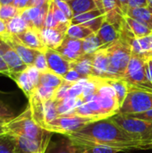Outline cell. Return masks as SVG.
Returning a JSON list of instances; mask_svg holds the SVG:
<instances>
[{"mask_svg": "<svg viewBox=\"0 0 152 153\" xmlns=\"http://www.w3.org/2000/svg\"><path fill=\"white\" fill-rule=\"evenodd\" d=\"M103 80L115 79L110 60L105 48H102L94 53L92 76Z\"/></svg>", "mask_w": 152, "mask_h": 153, "instance_id": "9c48e42d", "label": "cell"}, {"mask_svg": "<svg viewBox=\"0 0 152 153\" xmlns=\"http://www.w3.org/2000/svg\"><path fill=\"white\" fill-rule=\"evenodd\" d=\"M26 72L28 73L31 82L36 86V88L39 84V77H40V72L34 66V65H29L26 69Z\"/></svg>", "mask_w": 152, "mask_h": 153, "instance_id": "60d3db41", "label": "cell"}, {"mask_svg": "<svg viewBox=\"0 0 152 153\" xmlns=\"http://www.w3.org/2000/svg\"><path fill=\"white\" fill-rule=\"evenodd\" d=\"M147 2H148V5L152 9V0H147Z\"/></svg>", "mask_w": 152, "mask_h": 153, "instance_id": "91938a15", "label": "cell"}, {"mask_svg": "<svg viewBox=\"0 0 152 153\" xmlns=\"http://www.w3.org/2000/svg\"><path fill=\"white\" fill-rule=\"evenodd\" d=\"M79 146H81L83 149L84 153H117L123 152L121 149L105 146V145L86 144V145H79Z\"/></svg>", "mask_w": 152, "mask_h": 153, "instance_id": "4dcf8cb0", "label": "cell"}, {"mask_svg": "<svg viewBox=\"0 0 152 153\" xmlns=\"http://www.w3.org/2000/svg\"><path fill=\"white\" fill-rule=\"evenodd\" d=\"M0 55L6 63L11 74L20 73L27 69L28 65L24 64L16 51L5 41L0 39Z\"/></svg>", "mask_w": 152, "mask_h": 153, "instance_id": "30bf717a", "label": "cell"}, {"mask_svg": "<svg viewBox=\"0 0 152 153\" xmlns=\"http://www.w3.org/2000/svg\"><path fill=\"white\" fill-rule=\"evenodd\" d=\"M62 1H65V2H69V1H71V0H62Z\"/></svg>", "mask_w": 152, "mask_h": 153, "instance_id": "6125c7cd", "label": "cell"}, {"mask_svg": "<svg viewBox=\"0 0 152 153\" xmlns=\"http://www.w3.org/2000/svg\"><path fill=\"white\" fill-rule=\"evenodd\" d=\"M148 26L150 27V29L152 30V17L151 19V21L149 22V23H148Z\"/></svg>", "mask_w": 152, "mask_h": 153, "instance_id": "680465c9", "label": "cell"}, {"mask_svg": "<svg viewBox=\"0 0 152 153\" xmlns=\"http://www.w3.org/2000/svg\"><path fill=\"white\" fill-rule=\"evenodd\" d=\"M95 120L82 117L74 113H69L63 116H58L53 121L47 123L45 126V129L50 133L60 134L66 135L79 131L85 126L94 122Z\"/></svg>", "mask_w": 152, "mask_h": 153, "instance_id": "8992f818", "label": "cell"}, {"mask_svg": "<svg viewBox=\"0 0 152 153\" xmlns=\"http://www.w3.org/2000/svg\"><path fill=\"white\" fill-rule=\"evenodd\" d=\"M45 55L47 57L48 69L53 73L64 77L71 69V62L65 59L56 49L47 48V50L45 51Z\"/></svg>", "mask_w": 152, "mask_h": 153, "instance_id": "4fadbf2b", "label": "cell"}, {"mask_svg": "<svg viewBox=\"0 0 152 153\" xmlns=\"http://www.w3.org/2000/svg\"><path fill=\"white\" fill-rule=\"evenodd\" d=\"M96 2H97V4H98V6H99V8L101 10V11H103V12H105L104 11V8H103V5H102V1L101 0H95Z\"/></svg>", "mask_w": 152, "mask_h": 153, "instance_id": "11a10c76", "label": "cell"}, {"mask_svg": "<svg viewBox=\"0 0 152 153\" xmlns=\"http://www.w3.org/2000/svg\"><path fill=\"white\" fill-rule=\"evenodd\" d=\"M15 36L22 43L32 49H36L42 52H45L47 50L46 46L42 42L39 30L35 28H30L22 33H20Z\"/></svg>", "mask_w": 152, "mask_h": 153, "instance_id": "2e32d148", "label": "cell"}, {"mask_svg": "<svg viewBox=\"0 0 152 153\" xmlns=\"http://www.w3.org/2000/svg\"><path fill=\"white\" fill-rule=\"evenodd\" d=\"M51 0H35L33 6H42L43 4H45L46 3L50 2Z\"/></svg>", "mask_w": 152, "mask_h": 153, "instance_id": "f5cc1de1", "label": "cell"}, {"mask_svg": "<svg viewBox=\"0 0 152 153\" xmlns=\"http://www.w3.org/2000/svg\"><path fill=\"white\" fill-rule=\"evenodd\" d=\"M116 1L119 9L123 12L124 15H125L128 10V0H116Z\"/></svg>", "mask_w": 152, "mask_h": 153, "instance_id": "7dc6e473", "label": "cell"}, {"mask_svg": "<svg viewBox=\"0 0 152 153\" xmlns=\"http://www.w3.org/2000/svg\"><path fill=\"white\" fill-rule=\"evenodd\" d=\"M106 82L114 88L116 92V98L120 108L128 93V89H129L128 83L124 79H110V80H106Z\"/></svg>", "mask_w": 152, "mask_h": 153, "instance_id": "7402d4cb", "label": "cell"}, {"mask_svg": "<svg viewBox=\"0 0 152 153\" xmlns=\"http://www.w3.org/2000/svg\"><path fill=\"white\" fill-rule=\"evenodd\" d=\"M101 1H102V5H103L104 11L106 13L116 9V8H119L117 6L116 0H101Z\"/></svg>", "mask_w": 152, "mask_h": 153, "instance_id": "ee69618b", "label": "cell"}, {"mask_svg": "<svg viewBox=\"0 0 152 153\" xmlns=\"http://www.w3.org/2000/svg\"><path fill=\"white\" fill-rule=\"evenodd\" d=\"M16 153H25V152H19V151H16Z\"/></svg>", "mask_w": 152, "mask_h": 153, "instance_id": "94428289", "label": "cell"}, {"mask_svg": "<svg viewBox=\"0 0 152 153\" xmlns=\"http://www.w3.org/2000/svg\"><path fill=\"white\" fill-rule=\"evenodd\" d=\"M64 78L52 71L48 70L43 73H40L39 77V84L45 87H49L53 89H57L64 82Z\"/></svg>", "mask_w": 152, "mask_h": 153, "instance_id": "d4e9b609", "label": "cell"}, {"mask_svg": "<svg viewBox=\"0 0 152 153\" xmlns=\"http://www.w3.org/2000/svg\"><path fill=\"white\" fill-rule=\"evenodd\" d=\"M63 78H64V80H65V82H72V83H75V82H77L78 81L83 79L82 76L79 73H77L75 70H73V69H70V70L67 72V74H66Z\"/></svg>", "mask_w": 152, "mask_h": 153, "instance_id": "b9f144b4", "label": "cell"}, {"mask_svg": "<svg viewBox=\"0 0 152 153\" xmlns=\"http://www.w3.org/2000/svg\"><path fill=\"white\" fill-rule=\"evenodd\" d=\"M56 91V89L45 87V86H42V85H39L36 88L37 94L40 97V99L43 101H47V100H54Z\"/></svg>", "mask_w": 152, "mask_h": 153, "instance_id": "836d02e7", "label": "cell"}, {"mask_svg": "<svg viewBox=\"0 0 152 153\" xmlns=\"http://www.w3.org/2000/svg\"><path fill=\"white\" fill-rule=\"evenodd\" d=\"M30 0H19L18 5H17V8L19 9V11L22 12V10L28 8L30 5Z\"/></svg>", "mask_w": 152, "mask_h": 153, "instance_id": "681fc988", "label": "cell"}, {"mask_svg": "<svg viewBox=\"0 0 152 153\" xmlns=\"http://www.w3.org/2000/svg\"><path fill=\"white\" fill-rule=\"evenodd\" d=\"M106 13L101 11L100 9H95L87 13H80L78 15L73 16V18L71 20V23L72 24H84L95 18H98L103 14H105Z\"/></svg>", "mask_w": 152, "mask_h": 153, "instance_id": "f1b7e54d", "label": "cell"}, {"mask_svg": "<svg viewBox=\"0 0 152 153\" xmlns=\"http://www.w3.org/2000/svg\"><path fill=\"white\" fill-rule=\"evenodd\" d=\"M67 3L73 13V16L95 9H99L95 0H71Z\"/></svg>", "mask_w": 152, "mask_h": 153, "instance_id": "603a6c76", "label": "cell"}, {"mask_svg": "<svg viewBox=\"0 0 152 153\" xmlns=\"http://www.w3.org/2000/svg\"><path fill=\"white\" fill-rule=\"evenodd\" d=\"M10 78L16 82L18 87L23 91L28 100L35 93L36 86L31 82L26 70L20 73H12L10 74Z\"/></svg>", "mask_w": 152, "mask_h": 153, "instance_id": "ffe728a7", "label": "cell"}, {"mask_svg": "<svg viewBox=\"0 0 152 153\" xmlns=\"http://www.w3.org/2000/svg\"><path fill=\"white\" fill-rule=\"evenodd\" d=\"M7 34H8V31H7L6 22L0 18V38H3Z\"/></svg>", "mask_w": 152, "mask_h": 153, "instance_id": "c3c4849f", "label": "cell"}, {"mask_svg": "<svg viewBox=\"0 0 152 153\" xmlns=\"http://www.w3.org/2000/svg\"><path fill=\"white\" fill-rule=\"evenodd\" d=\"M8 123V121H6L5 119H3L0 117V125H6Z\"/></svg>", "mask_w": 152, "mask_h": 153, "instance_id": "6f0895ef", "label": "cell"}, {"mask_svg": "<svg viewBox=\"0 0 152 153\" xmlns=\"http://www.w3.org/2000/svg\"><path fill=\"white\" fill-rule=\"evenodd\" d=\"M94 54H84L75 61L71 62V69L79 73L82 78H90L92 76Z\"/></svg>", "mask_w": 152, "mask_h": 153, "instance_id": "e0dca14e", "label": "cell"}, {"mask_svg": "<svg viewBox=\"0 0 152 153\" xmlns=\"http://www.w3.org/2000/svg\"><path fill=\"white\" fill-rule=\"evenodd\" d=\"M20 13L21 12L19 11V9L13 4H4V5H1L0 7V18L5 22L15 17L16 15Z\"/></svg>", "mask_w": 152, "mask_h": 153, "instance_id": "d6a6232c", "label": "cell"}, {"mask_svg": "<svg viewBox=\"0 0 152 153\" xmlns=\"http://www.w3.org/2000/svg\"><path fill=\"white\" fill-rule=\"evenodd\" d=\"M147 73H148V77L152 83V58L149 59L147 62Z\"/></svg>", "mask_w": 152, "mask_h": 153, "instance_id": "f907efd6", "label": "cell"}, {"mask_svg": "<svg viewBox=\"0 0 152 153\" xmlns=\"http://www.w3.org/2000/svg\"><path fill=\"white\" fill-rule=\"evenodd\" d=\"M110 118L125 132L140 140H147L152 136V122L131 117L124 114H116Z\"/></svg>", "mask_w": 152, "mask_h": 153, "instance_id": "52a82bcc", "label": "cell"}, {"mask_svg": "<svg viewBox=\"0 0 152 153\" xmlns=\"http://www.w3.org/2000/svg\"><path fill=\"white\" fill-rule=\"evenodd\" d=\"M4 127L5 134L13 137H21L35 141L45 147H47L50 143L52 133L47 131L35 122L29 106L22 114L4 125Z\"/></svg>", "mask_w": 152, "mask_h": 153, "instance_id": "7a4b0ae2", "label": "cell"}, {"mask_svg": "<svg viewBox=\"0 0 152 153\" xmlns=\"http://www.w3.org/2000/svg\"><path fill=\"white\" fill-rule=\"evenodd\" d=\"M56 50L59 52L69 62L75 61L80 56L84 55L82 40L73 39L68 36H65L62 44Z\"/></svg>", "mask_w": 152, "mask_h": 153, "instance_id": "7c38bea8", "label": "cell"}, {"mask_svg": "<svg viewBox=\"0 0 152 153\" xmlns=\"http://www.w3.org/2000/svg\"><path fill=\"white\" fill-rule=\"evenodd\" d=\"M73 84V83H72V82L64 81L63 83L56 89L54 100L56 101H60V100H63L64 99L67 98L68 97V90Z\"/></svg>", "mask_w": 152, "mask_h": 153, "instance_id": "d590c367", "label": "cell"}, {"mask_svg": "<svg viewBox=\"0 0 152 153\" xmlns=\"http://www.w3.org/2000/svg\"><path fill=\"white\" fill-rule=\"evenodd\" d=\"M44 111H45V121L46 125L58 117L56 110V101L55 100H49L44 101ZM45 128V127H44Z\"/></svg>", "mask_w": 152, "mask_h": 153, "instance_id": "1f68e13d", "label": "cell"}, {"mask_svg": "<svg viewBox=\"0 0 152 153\" xmlns=\"http://www.w3.org/2000/svg\"><path fill=\"white\" fill-rule=\"evenodd\" d=\"M15 112L13 109L4 100H0V117L10 122L15 117Z\"/></svg>", "mask_w": 152, "mask_h": 153, "instance_id": "e575fe53", "label": "cell"}, {"mask_svg": "<svg viewBox=\"0 0 152 153\" xmlns=\"http://www.w3.org/2000/svg\"><path fill=\"white\" fill-rule=\"evenodd\" d=\"M152 109V91L129 86L127 96L118 114H137Z\"/></svg>", "mask_w": 152, "mask_h": 153, "instance_id": "5b68a950", "label": "cell"}, {"mask_svg": "<svg viewBox=\"0 0 152 153\" xmlns=\"http://www.w3.org/2000/svg\"><path fill=\"white\" fill-rule=\"evenodd\" d=\"M65 136V135H64ZM45 153H84L83 149L65 136L56 142H50Z\"/></svg>", "mask_w": 152, "mask_h": 153, "instance_id": "9a60e30c", "label": "cell"}, {"mask_svg": "<svg viewBox=\"0 0 152 153\" xmlns=\"http://www.w3.org/2000/svg\"><path fill=\"white\" fill-rule=\"evenodd\" d=\"M54 2L57 5V7L67 16L69 20H72L73 18V13L67 2H65L62 0H54Z\"/></svg>", "mask_w": 152, "mask_h": 153, "instance_id": "ab89813d", "label": "cell"}, {"mask_svg": "<svg viewBox=\"0 0 152 153\" xmlns=\"http://www.w3.org/2000/svg\"><path fill=\"white\" fill-rule=\"evenodd\" d=\"M70 25L71 23H59L56 28H43L39 30L42 42L46 48L56 49L65 39Z\"/></svg>", "mask_w": 152, "mask_h": 153, "instance_id": "ba28073f", "label": "cell"}, {"mask_svg": "<svg viewBox=\"0 0 152 153\" xmlns=\"http://www.w3.org/2000/svg\"><path fill=\"white\" fill-rule=\"evenodd\" d=\"M0 74L3 75L8 76V77H10V74H11V72H10L6 63L1 56V55H0Z\"/></svg>", "mask_w": 152, "mask_h": 153, "instance_id": "bcb514c9", "label": "cell"}, {"mask_svg": "<svg viewBox=\"0 0 152 153\" xmlns=\"http://www.w3.org/2000/svg\"><path fill=\"white\" fill-rule=\"evenodd\" d=\"M33 65L40 73H43V72H46V71H48L49 70L48 69L47 61V57H46L45 52H42V51H39V54L36 56V59L34 61Z\"/></svg>", "mask_w": 152, "mask_h": 153, "instance_id": "8d00e7d4", "label": "cell"}, {"mask_svg": "<svg viewBox=\"0 0 152 153\" xmlns=\"http://www.w3.org/2000/svg\"><path fill=\"white\" fill-rule=\"evenodd\" d=\"M82 48L84 54H94L99 49L104 48V46L97 33H92L82 40Z\"/></svg>", "mask_w": 152, "mask_h": 153, "instance_id": "4316f807", "label": "cell"}, {"mask_svg": "<svg viewBox=\"0 0 152 153\" xmlns=\"http://www.w3.org/2000/svg\"><path fill=\"white\" fill-rule=\"evenodd\" d=\"M148 5L147 0H128V8L146 7Z\"/></svg>", "mask_w": 152, "mask_h": 153, "instance_id": "f6af8a7d", "label": "cell"}, {"mask_svg": "<svg viewBox=\"0 0 152 153\" xmlns=\"http://www.w3.org/2000/svg\"><path fill=\"white\" fill-rule=\"evenodd\" d=\"M6 25H7V31L11 35H18L30 28L27 23V22L22 18L21 13L6 21Z\"/></svg>", "mask_w": 152, "mask_h": 153, "instance_id": "cb8c5ba5", "label": "cell"}, {"mask_svg": "<svg viewBox=\"0 0 152 153\" xmlns=\"http://www.w3.org/2000/svg\"><path fill=\"white\" fill-rule=\"evenodd\" d=\"M29 107L31 111V115L35 122L40 126L41 127H45V111H44V101L40 99V97L35 93L29 99ZM45 129V128H44Z\"/></svg>", "mask_w": 152, "mask_h": 153, "instance_id": "ac0fdd59", "label": "cell"}, {"mask_svg": "<svg viewBox=\"0 0 152 153\" xmlns=\"http://www.w3.org/2000/svg\"><path fill=\"white\" fill-rule=\"evenodd\" d=\"M126 116L131 117H134V118H139V119H142V120H146V121L152 122V109L148 110L146 112H142V113L126 114Z\"/></svg>", "mask_w": 152, "mask_h": 153, "instance_id": "7bdbcfd3", "label": "cell"}, {"mask_svg": "<svg viewBox=\"0 0 152 153\" xmlns=\"http://www.w3.org/2000/svg\"><path fill=\"white\" fill-rule=\"evenodd\" d=\"M147 62L148 60L132 54L126 73L124 76V80L129 86L152 91V83L147 73Z\"/></svg>", "mask_w": 152, "mask_h": 153, "instance_id": "277c9868", "label": "cell"}, {"mask_svg": "<svg viewBox=\"0 0 152 153\" xmlns=\"http://www.w3.org/2000/svg\"><path fill=\"white\" fill-rule=\"evenodd\" d=\"M92 33L94 32H92L91 30H90L89 28H87L86 26L82 24H72L71 23V25L69 26L67 30L66 36L73 38V39L83 40L84 39H86Z\"/></svg>", "mask_w": 152, "mask_h": 153, "instance_id": "83f0119b", "label": "cell"}, {"mask_svg": "<svg viewBox=\"0 0 152 153\" xmlns=\"http://www.w3.org/2000/svg\"><path fill=\"white\" fill-rule=\"evenodd\" d=\"M104 48L108 55L115 79H124L133 54L129 41L121 38L119 40Z\"/></svg>", "mask_w": 152, "mask_h": 153, "instance_id": "3957f363", "label": "cell"}, {"mask_svg": "<svg viewBox=\"0 0 152 153\" xmlns=\"http://www.w3.org/2000/svg\"><path fill=\"white\" fill-rule=\"evenodd\" d=\"M127 40L131 45L133 54L146 60L152 58V33L141 39L129 38Z\"/></svg>", "mask_w": 152, "mask_h": 153, "instance_id": "5bb4252c", "label": "cell"}, {"mask_svg": "<svg viewBox=\"0 0 152 153\" xmlns=\"http://www.w3.org/2000/svg\"><path fill=\"white\" fill-rule=\"evenodd\" d=\"M104 47H107L121 39V32L112 24L108 22L105 19L101 28L97 32Z\"/></svg>", "mask_w": 152, "mask_h": 153, "instance_id": "d6986e66", "label": "cell"}, {"mask_svg": "<svg viewBox=\"0 0 152 153\" xmlns=\"http://www.w3.org/2000/svg\"><path fill=\"white\" fill-rule=\"evenodd\" d=\"M5 134V127L4 125H0V135H3Z\"/></svg>", "mask_w": 152, "mask_h": 153, "instance_id": "9f6ffc18", "label": "cell"}, {"mask_svg": "<svg viewBox=\"0 0 152 153\" xmlns=\"http://www.w3.org/2000/svg\"><path fill=\"white\" fill-rule=\"evenodd\" d=\"M125 15L148 24L152 17V9L150 6L128 8Z\"/></svg>", "mask_w": 152, "mask_h": 153, "instance_id": "484cf974", "label": "cell"}, {"mask_svg": "<svg viewBox=\"0 0 152 153\" xmlns=\"http://www.w3.org/2000/svg\"><path fill=\"white\" fill-rule=\"evenodd\" d=\"M13 2H14V0H0V4L1 5H4V4H13Z\"/></svg>", "mask_w": 152, "mask_h": 153, "instance_id": "db71d44e", "label": "cell"}, {"mask_svg": "<svg viewBox=\"0 0 152 153\" xmlns=\"http://www.w3.org/2000/svg\"><path fill=\"white\" fill-rule=\"evenodd\" d=\"M51 4H52V8H53L54 16H55L56 20L57 21V22H59V23H71V20H69L67 18V16L57 7V5L54 2V0L51 1Z\"/></svg>", "mask_w": 152, "mask_h": 153, "instance_id": "74e56055", "label": "cell"}, {"mask_svg": "<svg viewBox=\"0 0 152 153\" xmlns=\"http://www.w3.org/2000/svg\"><path fill=\"white\" fill-rule=\"evenodd\" d=\"M144 150H152V136L147 140H143Z\"/></svg>", "mask_w": 152, "mask_h": 153, "instance_id": "816d5d0a", "label": "cell"}, {"mask_svg": "<svg viewBox=\"0 0 152 153\" xmlns=\"http://www.w3.org/2000/svg\"><path fill=\"white\" fill-rule=\"evenodd\" d=\"M0 153H16V141L13 136L0 135Z\"/></svg>", "mask_w": 152, "mask_h": 153, "instance_id": "f546056e", "label": "cell"}, {"mask_svg": "<svg viewBox=\"0 0 152 153\" xmlns=\"http://www.w3.org/2000/svg\"><path fill=\"white\" fill-rule=\"evenodd\" d=\"M125 20L128 25L131 33L135 39H141L152 33V30L150 29L147 23L137 21L126 15H125Z\"/></svg>", "mask_w": 152, "mask_h": 153, "instance_id": "44dd1931", "label": "cell"}, {"mask_svg": "<svg viewBox=\"0 0 152 153\" xmlns=\"http://www.w3.org/2000/svg\"><path fill=\"white\" fill-rule=\"evenodd\" d=\"M65 136L79 145H105L121 149L123 152L144 150L142 140L125 132L110 117L94 121Z\"/></svg>", "mask_w": 152, "mask_h": 153, "instance_id": "6da1fadb", "label": "cell"}, {"mask_svg": "<svg viewBox=\"0 0 152 153\" xmlns=\"http://www.w3.org/2000/svg\"><path fill=\"white\" fill-rule=\"evenodd\" d=\"M0 7H1V4H0Z\"/></svg>", "mask_w": 152, "mask_h": 153, "instance_id": "be15d7a7", "label": "cell"}, {"mask_svg": "<svg viewBox=\"0 0 152 153\" xmlns=\"http://www.w3.org/2000/svg\"><path fill=\"white\" fill-rule=\"evenodd\" d=\"M0 39H3L4 41H5L7 44H9L16 51V53L19 55V56L24 62V64H26L28 66L33 65L36 56L39 52V50L32 49V48L25 46L23 43H22L18 39V38L15 35H11L8 33L7 35H5L3 38H0Z\"/></svg>", "mask_w": 152, "mask_h": 153, "instance_id": "8fae6325", "label": "cell"}, {"mask_svg": "<svg viewBox=\"0 0 152 153\" xmlns=\"http://www.w3.org/2000/svg\"><path fill=\"white\" fill-rule=\"evenodd\" d=\"M59 25V22H57V21L56 20L55 16H54V13H53V8H52V4L50 2L49 4V8H48V12L45 20V23H44V28H56Z\"/></svg>", "mask_w": 152, "mask_h": 153, "instance_id": "f35d334b", "label": "cell"}]
</instances>
